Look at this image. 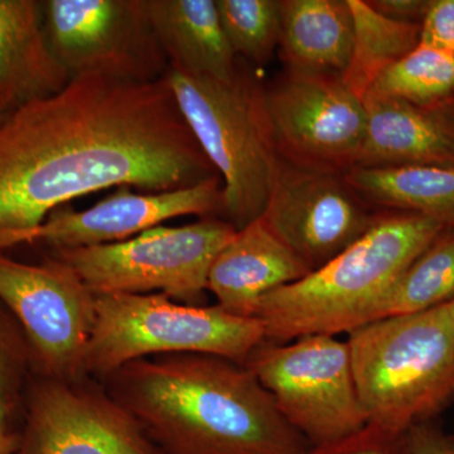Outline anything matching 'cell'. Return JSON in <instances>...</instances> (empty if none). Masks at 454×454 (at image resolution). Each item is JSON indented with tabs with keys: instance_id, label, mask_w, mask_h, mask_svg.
Wrapping results in <instances>:
<instances>
[{
	"instance_id": "obj_28",
	"label": "cell",
	"mask_w": 454,
	"mask_h": 454,
	"mask_svg": "<svg viewBox=\"0 0 454 454\" xmlns=\"http://www.w3.org/2000/svg\"><path fill=\"white\" fill-rule=\"evenodd\" d=\"M405 454H454V434L444 430L437 419L411 427L403 434Z\"/></svg>"
},
{
	"instance_id": "obj_21",
	"label": "cell",
	"mask_w": 454,
	"mask_h": 454,
	"mask_svg": "<svg viewBox=\"0 0 454 454\" xmlns=\"http://www.w3.org/2000/svg\"><path fill=\"white\" fill-rule=\"evenodd\" d=\"M348 2L354 17V46L342 80L364 100L381 74L419 44L420 25L382 17L366 0Z\"/></svg>"
},
{
	"instance_id": "obj_13",
	"label": "cell",
	"mask_w": 454,
	"mask_h": 454,
	"mask_svg": "<svg viewBox=\"0 0 454 454\" xmlns=\"http://www.w3.org/2000/svg\"><path fill=\"white\" fill-rule=\"evenodd\" d=\"M381 211L358 195L345 175L303 168L279 158L262 219L315 271L365 235Z\"/></svg>"
},
{
	"instance_id": "obj_24",
	"label": "cell",
	"mask_w": 454,
	"mask_h": 454,
	"mask_svg": "<svg viewBox=\"0 0 454 454\" xmlns=\"http://www.w3.org/2000/svg\"><path fill=\"white\" fill-rule=\"evenodd\" d=\"M216 7L236 57L267 65L279 47L282 0H216Z\"/></svg>"
},
{
	"instance_id": "obj_31",
	"label": "cell",
	"mask_w": 454,
	"mask_h": 454,
	"mask_svg": "<svg viewBox=\"0 0 454 454\" xmlns=\"http://www.w3.org/2000/svg\"><path fill=\"white\" fill-rule=\"evenodd\" d=\"M442 309H444V312L450 316V318L454 322V300L448 301L446 304H442Z\"/></svg>"
},
{
	"instance_id": "obj_14",
	"label": "cell",
	"mask_w": 454,
	"mask_h": 454,
	"mask_svg": "<svg viewBox=\"0 0 454 454\" xmlns=\"http://www.w3.org/2000/svg\"><path fill=\"white\" fill-rule=\"evenodd\" d=\"M223 212L221 177L168 192L136 193L130 187H119L88 210L74 211L66 205L51 212L38 230L35 244L47 245L57 252L121 243L167 220L186 215L223 219Z\"/></svg>"
},
{
	"instance_id": "obj_22",
	"label": "cell",
	"mask_w": 454,
	"mask_h": 454,
	"mask_svg": "<svg viewBox=\"0 0 454 454\" xmlns=\"http://www.w3.org/2000/svg\"><path fill=\"white\" fill-rule=\"evenodd\" d=\"M454 300V229H443L384 295L375 319L413 315Z\"/></svg>"
},
{
	"instance_id": "obj_1",
	"label": "cell",
	"mask_w": 454,
	"mask_h": 454,
	"mask_svg": "<svg viewBox=\"0 0 454 454\" xmlns=\"http://www.w3.org/2000/svg\"><path fill=\"white\" fill-rule=\"evenodd\" d=\"M216 177L166 74L74 77L0 122V253L35 244L51 212L95 191L168 192Z\"/></svg>"
},
{
	"instance_id": "obj_15",
	"label": "cell",
	"mask_w": 454,
	"mask_h": 454,
	"mask_svg": "<svg viewBox=\"0 0 454 454\" xmlns=\"http://www.w3.org/2000/svg\"><path fill=\"white\" fill-rule=\"evenodd\" d=\"M309 273L260 217L236 231L217 254L208 270L207 292L226 312L255 318L265 295Z\"/></svg>"
},
{
	"instance_id": "obj_32",
	"label": "cell",
	"mask_w": 454,
	"mask_h": 454,
	"mask_svg": "<svg viewBox=\"0 0 454 454\" xmlns=\"http://www.w3.org/2000/svg\"><path fill=\"white\" fill-rule=\"evenodd\" d=\"M7 112H5L4 109H3L2 106H0V122H2L3 121H4V118L5 116H7Z\"/></svg>"
},
{
	"instance_id": "obj_9",
	"label": "cell",
	"mask_w": 454,
	"mask_h": 454,
	"mask_svg": "<svg viewBox=\"0 0 454 454\" xmlns=\"http://www.w3.org/2000/svg\"><path fill=\"white\" fill-rule=\"evenodd\" d=\"M0 301L25 334L32 375H86L97 293L70 264L53 254L40 264H28L0 253Z\"/></svg>"
},
{
	"instance_id": "obj_5",
	"label": "cell",
	"mask_w": 454,
	"mask_h": 454,
	"mask_svg": "<svg viewBox=\"0 0 454 454\" xmlns=\"http://www.w3.org/2000/svg\"><path fill=\"white\" fill-rule=\"evenodd\" d=\"M166 76L184 121L223 179V219L239 231L264 214L279 163L265 115L264 83L240 59L231 82L170 68Z\"/></svg>"
},
{
	"instance_id": "obj_12",
	"label": "cell",
	"mask_w": 454,
	"mask_h": 454,
	"mask_svg": "<svg viewBox=\"0 0 454 454\" xmlns=\"http://www.w3.org/2000/svg\"><path fill=\"white\" fill-rule=\"evenodd\" d=\"M20 413L18 454H162L103 382L88 375H32Z\"/></svg>"
},
{
	"instance_id": "obj_7",
	"label": "cell",
	"mask_w": 454,
	"mask_h": 454,
	"mask_svg": "<svg viewBox=\"0 0 454 454\" xmlns=\"http://www.w3.org/2000/svg\"><path fill=\"white\" fill-rule=\"evenodd\" d=\"M236 230L221 217L190 225L157 226L121 243L57 250L97 294L162 293L173 301L205 306L212 262Z\"/></svg>"
},
{
	"instance_id": "obj_11",
	"label": "cell",
	"mask_w": 454,
	"mask_h": 454,
	"mask_svg": "<svg viewBox=\"0 0 454 454\" xmlns=\"http://www.w3.org/2000/svg\"><path fill=\"white\" fill-rule=\"evenodd\" d=\"M42 8L51 49L71 79L153 82L168 73L143 0H44Z\"/></svg>"
},
{
	"instance_id": "obj_17",
	"label": "cell",
	"mask_w": 454,
	"mask_h": 454,
	"mask_svg": "<svg viewBox=\"0 0 454 454\" xmlns=\"http://www.w3.org/2000/svg\"><path fill=\"white\" fill-rule=\"evenodd\" d=\"M71 82L59 61L38 0H0V106L5 112L52 97Z\"/></svg>"
},
{
	"instance_id": "obj_20",
	"label": "cell",
	"mask_w": 454,
	"mask_h": 454,
	"mask_svg": "<svg viewBox=\"0 0 454 454\" xmlns=\"http://www.w3.org/2000/svg\"><path fill=\"white\" fill-rule=\"evenodd\" d=\"M345 178L378 210L411 212L454 229V164L356 167Z\"/></svg>"
},
{
	"instance_id": "obj_23",
	"label": "cell",
	"mask_w": 454,
	"mask_h": 454,
	"mask_svg": "<svg viewBox=\"0 0 454 454\" xmlns=\"http://www.w3.org/2000/svg\"><path fill=\"white\" fill-rule=\"evenodd\" d=\"M367 94L419 106H446L454 98V55L419 43L381 74Z\"/></svg>"
},
{
	"instance_id": "obj_18",
	"label": "cell",
	"mask_w": 454,
	"mask_h": 454,
	"mask_svg": "<svg viewBox=\"0 0 454 454\" xmlns=\"http://www.w3.org/2000/svg\"><path fill=\"white\" fill-rule=\"evenodd\" d=\"M170 70L231 82L239 59L230 46L216 0H143Z\"/></svg>"
},
{
	"instance_id": "obj_27",
	"label": "cell",
	"mask_w": 454,
	"mask_h": 454,
	"mask_svg": "<svg viewBox=\"0 0 454 454\" xmlns=\"http://www.w3.org/2000/svg\"><path fill=\"white\" fill-rule=\"evenodd\" d=\"M419 43L454 55V0H430Z\"/></svg>"
},
{
	"instance_id": "obj_33",
	"label": "cell",
	"mask_w": 454,
	"mask_h": 454,
	"mask_svg": "<svg viewBox=\"0 0 454 454\" xmlns=\"http://www.w3.org/2000/svg\"><path fill=\"white\" fill-rule=\"evenodd\" d=\"M448 106H450V109H452V110H453V113H454V98H453V100H452V101H450V103H448Z\"/></svg>"
},
{
	"instance_id": "obj_19",
	"label": "cell",
	"mask_w": 454,
	"mask_h": 454,
	"mask_svg": "<svg viewBox=\"0 0 454 454\" xmlns=\"http://www.w3.org/2000/svg\"><path fill=\"white\" fill-rule=\"evenodd\" d=\"M352 46L354 17L348 0H282L278 49L286 70L343 76Z\"/></svg>"
},
{
	"instance_id": "obj_16",
	"label": "cell",
	"mask_w": 454,
	"mask_h": 454,
	"mask_svg": "<svg viewBox=\"0 0 454 454\" xmlns=\"http://www.w3.org/2000/svg\"><path fill=\"white\" fill-rule=\"evenodd\" d=\"M364 104L366 129L356 167L454 164V113L448 104L419 106L372 94Z\"/></svg>"
},
{
	"instance_id": "obj_6",
	"label": "cell",
	"mask_w": 454,
	"mask_h": 454,
	"mask_svg": "<svg viewBox=\"0 0 454 454\" xmlns=\"http://www.w3.org/2000/svg\"><path fill=\"white\" fill-rule=\"evenodd\" d=\"M262 325L215 306H191L162 293L97 294V321L85 358V373L104 381L139 358L206 354L245 365L260 343Z\"/></svg>"
},
{
	"instance_id": "obj_8",
	"label": "cell",
	"mask_w": 454,
	"mask_h": 454,
	"mask_svg": "<svg viewBox=\"0 0 454 454\" xmlns=\"http://www.w3.org/2000/svg\"><path fill=\"white\" fill-rule=\"evenodd\" d=\"M245 366L310 447L348 437L369 423L358 396L348 340L328 334L283 343L265 340Z\"/></svg>"
},
{
	"instance_id": "obj_3",
	"label": "cell",
	"mask_w": 454,
	"mask_h": 454,
	"mask_svg": "<svg viewBox=\"0 0 454 454\" xmlns=\"http://www.w3.org/2000/svg\"><path fill=\"white\" fill-rule=\"evenodd\" d=\"M446 229L420 215L381 211L365 235L324 267L269 293L255 318L270 342L340 336L372 324L397 278Z\"/></svg>"
},
{
	"instance_id": "obj_25",
	"label": "cell",
	"mask_w": 454,
	"mask_h": 454,
	"mask_svg": "<svg viewBox=\"0 0 454 454\" xmlns=\"http://www.w3.org/2000/svg\"><path fill=\"white\" fill-rule=\"evenodd\" d=\"M32 376L25 334L0 301V395L22 406V395Z\"/></svg>"
},
{
	"instance_id": "obj_29",
	"label": "cell",
	"mask_w": 454,
	"mask_h": 454,
	"mask_svg": "<svg viewBox=\"0 0 454 454\" xmlns=\"http://www.w3.org/2000/svg\"><path fill=\"white\" fill-rule=\"evenodd\" d=\"M366 3L382 17L395 22L422 25L430 0H366Z\"/></svg>"
},
{
	"instance_id": "obj_30",
	"label": "cell",
	"mask_w": 454,
	"mask_h": 454,
	"mask_svg": "<svg viewBox=\"0 0 454 454\" xmlns=\"http://www.w3.org/2000/svg\"><path fill=\"white\" fill-rule=\"evenodd\" d=\"M20 408L0 395V454L20 452V429L17 428L16 419Z\"/></svg>"
},
{
	"instance_id": "obj_2",
	"label": "cell",
	"mask_w": 454,
	"mask_h": 454,
	"mask_svg": "<svg viewBox=\"0 0 454 454\" xmlns=\"http://www.w3.org/2000/svg\"><path fill=\"white\" fill-rule=\"evenodd\" d=\"M162 454H307L247 366L206 354L139 358L101 381Z\"/></svg>"
},
{
	"instance_id": "obj_4",
	"label": "cell",
	"mask_w": 454,
	"mask_h": 454,
	"mask_svg": "<svg viewBox=\"0 0 454 454\" xmlns=\"http://www.w3.org/2000/svg\"><path fill=\"white\" fill-rule=\"evenodd\" d=\"M369 423L403 435L454 397V322L441 306L378 319L348 334Z\"/></svg>"
},
{
	"instance_id": "obj_10",
	"label": "cell",
	"mask_w": 454,
	"mask_h": 454,
	"mask_svg": "<svg viewBox=\"0 0 454 454\" xmlns=\"http://www.w3.org/2000/svg\"><path fill=\"white\" fill-rule=\"evenodd\" d=\"M262 98L280 160L340 175L356 167L366 107L342 76L286 70L264 85Z\"/></svg>"
},
{
	"instance_id": "obj_26",
	"label": "cell",
	"mask_w": 454,
	"mask_h": 454,
	"mask_svg": "<svg viewBox=\"0 0 454 454\" xmlns=\"http://www.w3.org/2000/svg\"><path fill=\"white\" fill-rule=\"evenodd\" d=\"M307 454H405V450L403 435L367 423L348 437L324 446L310 447Z\"/></svg>"
}]
</instances>
